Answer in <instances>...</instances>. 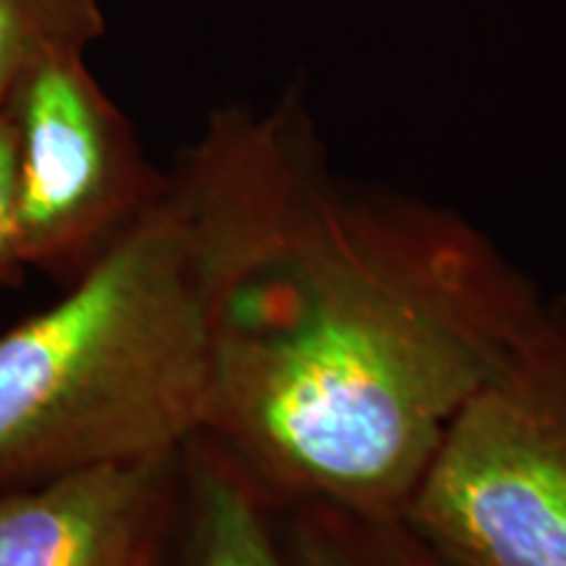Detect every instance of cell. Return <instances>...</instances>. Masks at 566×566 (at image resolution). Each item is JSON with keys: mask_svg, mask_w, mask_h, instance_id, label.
<instances>
[{"mask_svg": "<svg viewBox=\"0 0 566 566\" xmlns=\"http://www.w3.org/2000/svg\"><path fill=\"white\" fill-rule=\"evenodd\" d=\"M546 296L462 212L336 176L313 129L231 292L202 436L279 514L399 516Z\"/></svg>", "mask_w": 566, "mask_h": 566, "instance_id": "cell-1", "label": "cell"}, {"mask_svg": "<svg viewBox=\"0 0 566 566\" xmlns=\"http://www.w3.org/2000/svg\"><path fill=\"white\" fill-rule=\"evenodd\" d=\"M313 129L296 90L265 113L212 111L153 202L0 334V491L202 436L231 292Z\"/></svg>", "mask_w": 566, "mask_h": 566, "instance_id": "cell-2", "label": "cell"}, {"mask_svg": "<svg viewBox=\"0 0 566 566\" xmlns=\"http://www.w3.org/2000/svg\"><path fill=\"white\" fill-rule=\"evenodd\" d=\"M399 516L457 566H566V294L467 401Z\"/></svg>", "mask_w": 566, "mask_h": 566, "instance_id": "cell-3", "label": "cell"}, {"mask_svg": "<svg viewBox=\"0 0 566 566\" xmlns=\"http://www.w3.org/2000/svg\"><path fill=\"white\" fill-rule=\"evenodd\" d=\"M84 53L45 55L6 103L17 132L24 263L63 286L153 202L166 176Z\"/></svg>", "mask_w": 566, "mask_h": 566, "instance_id": "cell-4", "label": "cell"}, {"mask_svg": "<svg viewBox=\"0 0 566 566\" xmlns=\"http://www.w3.org/2000/svg\"><path fill=\"white\" fill-rule=\"evenodd\" d=\"M181 451L55 472L0 491V566H158Z\"/></svg>", "mask_w": 566, "mask_h": 566, "instance_id": "cell-5", "label": "cell"}, {"mask_svg": "<svg viewBox=\"0 0 566 566\" xmlns=\"http://www.w3.org/2000/svg\"><path fill=\"white\" fill-rule=\"evenodd\" d=\"M158 566H294L279 512L210 438L181 451V495Z\"/></svg>", "mask_w": 566, "mask_h": 566, "instance_id": "cell-6", "label": "cell"}, {"mask_svg": "<svg viewBox=\"0 0 566 566\" xmlns=\"http://www.w3.org/2000/svg\"><path fill=\"white\" fill-rule=\"evenodd\" d=\"M294 566H457L401 516L302 504L279 514Z\"/></svg>", "mask_w": 566, "mask_h": 566, "instance_id": "cell-7", "label": "cell"}, {"mask_svg": "<svg viewBox=\"0 0 566 566\" xmlns=\"http://www.w3.org/2000/svg\"><path fill=\"white\" fill-rule=\"evenodd\" d=\"M103 32V0H0V111L45 55L87 51Z\"/></svg>", "mask_w": 566, "mask_h": 566, "instance_id": "cell-8", "label": "cell"}, {"mask_svg": "<svg viewBox=\"0 0 566 566\" xmlns=\"http://www.w3.org/2000/svg\"><path fill=\"white\" fill-rule=\"evenodd\" d=\"M24 271V247L19 223V166L17 132L9 111H0V289L21 281Z\"/></svg>", "mask_w": 566, "mask_h": 566, "instance_id": "cell-9", "label": "cell"}]
</instances>
